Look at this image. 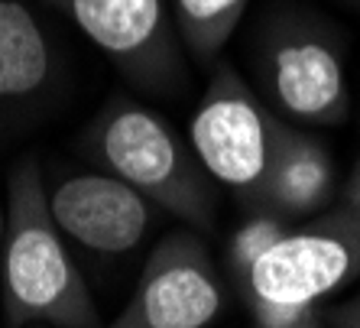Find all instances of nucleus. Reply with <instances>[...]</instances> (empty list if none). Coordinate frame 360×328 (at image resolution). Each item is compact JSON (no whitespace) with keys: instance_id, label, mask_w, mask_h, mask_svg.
<instances>
[{"instance_id":"423d86ee","label":"nucleus","mask_w":360,"mask_h":328,"mask_svg":"<svg viewBox=\"0 0 360 328\" xmlns=\"http://www.w3.org/2000/svg\"><path fill=\"white\" fill-rule=\"evenodd\" d=\"M62 10L88 39L130 78L150 92H172L185 82L182 39L169 0H46Z\"/></svg>"},{"instance_id":"1a4fd4ad","label":"nucleus","mask_w":360,"mask_h":328,"mask_svg":"<svg viewBox=\"0 0 360 328\" xmlns=\"http://www.w3.org/2000/svg\"><path fill=\"white\" fill-rule=\"evenodd\" d=\"M335 195H338V169L328 146L321 140H315L305 127L292 124L276 166L269 172L260 208L279 211L283 218L299 225V221L331 208L338 202Z\"/></svg>"},{"instance_id":"20e7f679","label":"nucleus","mask_w":360,"mask_h":328,"mask_svg":"<svg viewBox=\"0 0 360 328\" xmlns=\"http://www.w3.org/2000/svg\"><path fill=\"white\" fill-rule=\"evenodd\" d=\"M289 130L292 124L279 118L231 62L218 59L192 111L188 144L221 189H231L243 205L260 208Z\"/></svg>"},{"instance_id":"2eb2a0df","label":"nucleus","mask_w":360,"mask_h":328,"mask_svg":"<svg viewBox=\"0 0 360 328\" xmlns=\"http://www.w3.org/2000/svg\"><path fill=\"white\" fill-rule=\"evenodd\" d=\"M285 328H335V325L325 319V312H315V315H305V319L292 322V325H285Z\"/></svg>"},{"instance_id":"f8f14e48","label":"nucleus","mask_w":360,"mask_h":328,"mask_svg":"<svg viewBox=\"0 0 360 328\" xmlns=\"http://www.w3.org/2000/svg\"><path fill=\"white\" fill-rule=\"evenodd\" d=\"M295 221L283 218L279 211H269V208H253L250 218L243 221L237 227V234L231 237V270H234L237 277H240L243 270L250 267L263 251L276 244L279 237L292 227Z\"/></svg>"},{"instance_id":"f257e3e1","label":"nucleus","mask_w":360,"mask_h":328,"mask_svg":"<svg viewBox=\"0 0 360 328\" xmlns=\"http://www.w3.org/2000/svg\"><path fill=\"white\" fill-rule=\"evenodd\" d=\"M4 315L10 328H98V305L68 237L49 208V182L36 160L17 163L4 221Z\"/></svg>"},{"instance_id":"7ed1b4c3","label":"nucleus","mask_w":360,"mask_h":328,"mask_svg":"<svg viewBox=\"0 0 360 328\" xmlns=\"http://www.w3.org/2000/svg\"><path fill=\"white\" fill-rule=\"evenodd\" d=\"M257 328H285L360 279V211L335 202L299 221L240 277Z\"/></svg>"},{"instance_id":"0eeeda50","label":"nucleus","mask_w":360,"mask_h":328,"mask_svg":"<svg viewBox=\"0 0 360 328\" xmlns=\"http://www.w3.org/2000/svg\"><path fill=\"white\" fill-rule=\"evenodd\" d=\"M224 309V283L192 231L166 234L143 263L134 296L108 328H208Z\"/></svg>"},{"instance_id":"39448f33","label":"nucleus","mask_w":360,"mask_h":328,"mask_svg":"<svg viewBox=\"0 0 360 328\" xmlns=\"http://www.w3.org/2000/svg\"><path fill=\"white\" fill-rule=\"evenodd\" d=\"M260 98L295 127H338L351 114L341 36L311 13H276L257 42Z\"/></svg>"},{"instance_id":"f03ea898","label":"nucleus","mask_w":360,"mask_h":328,"mask_svg":"<svg viewBox=\"0 0 360 328\" xmlns=\"http://www.w3.org/2000/svg\"><path fill=\"white\" fill-rule=\"evenodd\" d=\"M84 150L98 169L134 185L160 211L188 225L208 227L214 221L218 182L160 111L114 94L84 130Z\"/></svg>"},{"instance_id":"6e6552de","label":"nucleus","mask_w":360,"mask_h":328,"mask_svg":"<svg viewBox=\"0 0 360 328\" xmlns=\"http://www.w3.org/2000/svg\"><path fill=\"white\" fill-rule=\"evenodd\" d=\"M49 208L59 231L84 251L120 257L146 241L156 205L104 169L68 172L49 185Z\"/></svg>"},{"instance_id":"f3484780","label":"nucleus","mask_w":360,"mask_h":328,"mask_svg":"<svg viewBox=\"0 0 360 328\" xmlns=\"http://www.w3.org/2000/svg\"><path fill=\"white\" fill-rule=\"evenodd\" d=\"M347 4H351V7H360V0H347Z\"/></svg>"},{"instance_id":"dca6fc26","label":"nucleus","mask_w":360,"mask_h":328,"mask_svg":"<svg viewBox=\"0 0 360 328\" xmlns=\"http://www.w3.org/2000/svg\"><path fill=\"white\" fill-rule=\"evenodd\" d=\"M4 221H7V208L0 205V237H4Z\"/></svg>"},{"instance_id":"9d476101","label":"nucleus","mask_w":360,"mask_h":328,"mask_svg":"<svg viewBox=\"0 0 360 328\" xmlns=\"http://www.w3.org/2000/svg\"><path fill=\"white\" fill-rule=\"evenodd\" d=\"M52 75V42L23 0H0V111L23 104Z\"/></svg>"},{"instance_id":"ddd939ff","label":"nucleus","mask_w":360,"mask_h":328,"mask_svg":"<svg viewBox=\"0 0 360 328\" xmlns=\"http://www.w3.org/2000/svg\"><path fill=\"white\" fill-rule=\"evenodd\" d=\"M325 319L335 328H360V293L331 305V309H325Z\"/></svg>"},{"instance_id":"9b49d317","label":"nucleus","mask_w":360,"mask_h":328,"mask_svg":"<svg viewBox=\"0 0 360 328\" xmlns=\"http://www.w3.org/2000/svg\"><path fill=\"white\" fill-rule=\"evenodd\" d=\"M250 0H169L185 52L201 65H214L224 46L237 33Z\"/></svg>"},{"instance_id":"4468645a","label":"nucleus","mask_w":360,"mask_h":328,"mask_svg":"<svg viewBox=\"0 0 360 328\" xmlns=\"http://www.w3.org/2000/svg\"><path fill=\"white\" fill-rule=\"evenodd\" d=\"M338 202H344V205H347V208L360 211V160L354 163L351 176H347V182H344V189H341V198H338Z\"/></svg>"}]
</instances>
